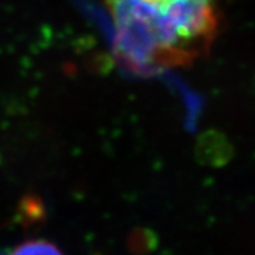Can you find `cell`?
<instances>
[{"instance_id": "obj_1", "label": "cell", "mask_w": 255, "mask_h": 255, "mask_svg": "<svg viewBox=\"0 0 255 255\" xmlns=\"http://www.w3.org/2000/svg\"><path fill=\"white\" fill-rule=\"evenodd\" d=\"M112 51L142 76L193 65L210 54L220 27L218 0H104Z\"/></svg>"}, {"instance_id": "obj_2", "label": "cell", "mask_w": 255, "mask_h": 255, "mask_svg": "<svg viewBox=\"0 0 255 255\" xmlns=\"http://www.w3.org/2000/svg\"><path fill=\"white\" fill-rule=\"evenodd\" d=\"M10 255H63L54 244L44 240L27 241L17 246Z\"/></svg>"}]
</instances>
